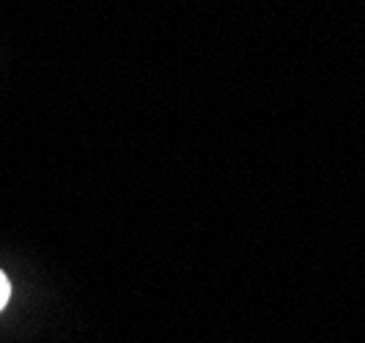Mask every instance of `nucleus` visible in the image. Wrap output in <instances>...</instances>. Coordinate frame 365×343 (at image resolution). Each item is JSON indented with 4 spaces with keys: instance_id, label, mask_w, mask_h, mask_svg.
<instances>
[{
    "instance_id": "f257e3e1",
    "label": "nucleus",
    "mask_w": 365,
    "mask_h": 343,
    "mask_svg": "<svg viewBox=\"0 0 365 343\" xmlns=\"http://www.w3.org/2000/svg\"><path fill=\"white\" fill-rule=\"evenodd\" d=\"M9 297H11V286H9V277H6L3 272H0V310L6 307Z\"/></svg>"
}]
</instances>
